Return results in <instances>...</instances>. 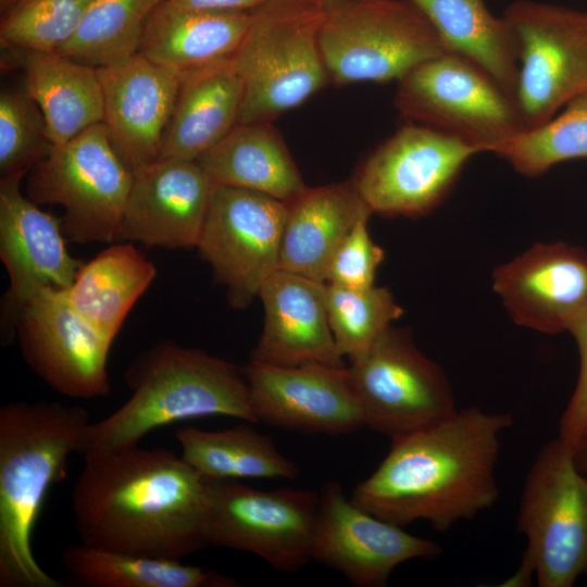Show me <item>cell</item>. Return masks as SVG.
<instances>
[{"label":"cell","mask_w":587,"mask_h":587,"mask_svg":"<svg viewBox=\"0 0 587 587\" xmlns=\"http://www.w3.org/2000/svg\"><path fill=\"white\" fill-rule=\"evenodd\" d=\"M210 496L182 457L135 446L84 457L71 503L82 544L182 560L208 546Z\"/></svg>","instance_id":"cell-1"},{"label":"cell","mask_w":587,"mask_h":587,"mask_svg":"<svg viewBox=\"0 0 587 587\" xmlns=\"http://www.w3.org/2000/svg\"><path fill=\"white\" fill-rule=\"evenodd\" d=\"M512 424L510 413L471 407L392 439L387 455L350 499L392 524L425 521L447 532L498 501L500 439Z\"/></svg>","instance_id":"cell-2"},{"label":"cell","mask_w":587,"mask_h":587,"mask_svg":"<svg viewBox=\"0 0 587 587\" xmlns=\"http://www.w3.org/2000/svg\"><path fill=\"white\" fill-rule=\"evenodd\" d=\"M88 424L84 408L55 401L0 409V587L63 586L35 559L33 533Z\"/></svg>","instance_id":"cell-3"},{"label":"cell","mask_w":587,"mask_h":587,"mask_svg":"<svg viewBox=\"0 0 587 587\" xmlns=\"http://www.w3.org/2000/svg\"><path fill=\"white\" fill-rule=\"evenodd\" d=\"M124 377L129 399L86 426L78 449L83 458L138 446L149 432L179 421L222 415L258 423L242 366L205 351L160 341Z\"/></svg>","instance_id":"cell-4"},{"label":"cell","mask_w":587,"mask_h":587,"mask_svg":"<svg viewBox=\"0 0 587 587\" xmlns=\"http://www.w3.org/2000/svg\"><path fill=\"white\" fill-rule=\"evenodd\" d=\"M324 0H264L234 55L243 83L238 124L272 122L329 79L321 47Z\"/></svg>","instance_id":"cell-5"},{"label":"cell","mask_w":587,"mask_h":587,"mask_svg":"<svg viewBox=\"0 0 587 587\" xmlns=\"http://www.w3.org/2000/svg\"><path fill=\"white\" fill-rule=\"evenodd\" d=\"M516 525L527 546L504 586H525L534 576L539 587H571L587 575V476L559 436L527 472Z\"/></svg>","instance_id":"cell-6"},{"label":"cell","mask_w":587,"mask_h":587,"mask_svg":"<svg viewBox=\"0 0 587 587\" xmlns=\"http://www.w3.org/2000/svg\"><path fill=\"white\" fill-rule=\"evenodd\" d=\"M320 47L337 85L397 82L447 52L409 0H324Z\"/></svg>","instance_id":"cell-7"},{"label":"cell","mask_w":587,"mask_h":587,"mask_svg":"<svg viewBox=\"0 0 587 587\" xmlns=\"http://www.w3.org/2000/svg\"><path fill=\"white\" fill-rule=\"evenodd\" d=\"M395 103L411 123L495 153L525 129L514 99L469 60L446 52L397 80Z\"/></svg>","instance_id":"cell-8"},{"label":"cell","mask_w":587,"mask_h":587,"mask_svg":"<svg viewBox=\"0 0 587 587\" xmlns=\"http://www.w3.org/2000/svg\"><path fill=\"white\" fill-rule=\"evenodd\" d=\"M133 171L111 143L103 123L52 151L30 171L27 197L60 204L64 236L74 242L117 240Z\"/></svg>","instance_id":"cell-9"},{"label":"cell","mask_w":587,"mask_h":587,"mask_svg":"<svg viewBox=\"0 0 587 587\" xmlns=\"http://www.w3.org/2000/svg\"><path fill=\"white\" fill-rule=\"evenodd\" d=\"M347 365L364 427L391 440L430 427L457 409L442 369L407 329L388 327Z\"/></svg>","instance_id":"cell-10"},{"label":"cell","mask_w":587,"mask_h":587,"mask_svg":"<svg viewBox=\"0 0 587 587\" xmlns=\"http://www.w3.org/2000/svg\"><path fill=\"white\" fill-rule=\"evenodd\" d=\"M503 16L514 35V100L525 129L538 126L587 89V12L516 0Z\"/></svg>","instance_id":"cell-11"},{"label":"cell","mask_w":587,"mask_h":587,"mask_svg":"<svg viewBox=\"0 0 587 587\" xmlns=\"http://www.w3.org/2000/svg\"><path fill=\"white\" fill-rule=\"evenodd\" d=\"M208 480V546L253 553L285 573L297 572L311 561L319 492L259 490L232 478Z\"/></svg>","instance_id":"cell-12"},{"label":"cell","mask_w":587,"mask_h":587,"mask_svg":"<svg viewBox=\"0 0 587 587\" xmlns=\"http://www.w3.org/2000/svg\"><path fill=\"white\" fill-rule=\"evenodd\" d=\"M476 147L440 130L410 123L383 141L352 182L372 213L423 216L449 195Z\"/></svg>","instance_id":"cell-13"},{"label":"cell","mask_w":587,"mask_h":587,"mask_svg":"<svg viewBox=\"0 0 587 587\" xmlns=\"http://www.w3.org/2000/svg\"><path fill=\"white\" fill-rule=\"evenodd\" d=\"M287 202L258 191L215 185L197 245L229 305L247 308L279 268Z\"/></svg>","instance_id":"cell-14"},{"label":"cell","mask_w":587,"mask_h":587,"mask_svg":"<svg viewBox=\"0 0 587 587\" xmlns=\"http://www.w3.org/2000/svg\"><path fill=\"white\" fill-rule=\"evenodd\" d=\"M14 335L25 362L57 392L83 399L110 394L113 339L76 312L64 290L46 288L29 299L15 317Z\"/></svg>","instance_id":"cell-15"},{"label":"cell","mask_w":587,"mask_h":587,"mask_svg":"<svg viewBox=\"0 0 587 587\" xmlns=\"http://www.w3.org/2000/svg\"><path fill=\"white\" fill-rule=\"evenodd\" d=\"M441 547L405 532L347 498L337 482L319 491L311 560L342 574L358 587H383L394 570L414 559H435Z\"/></svg>","instance_id":"cell-16"},{"label":"cell","mask_w":587,"mask_h":587,"mask_svg":"<svg viewBox=\"0 0 587 587\" xmlns=\"http://www.w3.org/2000/svg\"><path fill=\"white\" fill-rule=\"evenodd\" d=\"M22 177L0 180V258L10 279L1 309L4 341L14 335L15 317L29 299L46 288L67 289L82 265L67 251L61 218L21 192Z\"/></svg>","instance_id":"cell-17"},{"label":"cell","mask_w":587,"mask_h":587,"mask_svg":"<svg viewBox=\"0 0 587 587\" xmlns=\"http://www.w3.org/2000/svg\"><path fill=\"white\" fill-rule=\"evenodd\" d=\"M257 422L289 430L346 435L364 427L347 366H242Z\"/></svg>","instance_id":"cell-18"},{"label":"cell","mask_w":587,"mask_h":587,"mask_svg":"<svg viewBox=\"0 0 587 587\" xmlns=\"http://www.w3.org/2000/svg\"><path fill=\"white\" fill-rule=\"evenodd\" d=\"M214 186L195 160L162 158L135 170L116 241L197 247Z\"/></svg>","instance_id":"cell-19"},{"label":"cell","mask_w":587,"mask_h":587,"mask_svg":"<svg viewBox=\"0 0 587 587\" xmlns=\"http://www.w3.org/2000/svg\"><path fill=\"white\" fill-rule=\"evenodd\" d=\"M492 287L517 325L549 335L569 332L587 308V252L537 242L497 266Z\"/></svg>","instance_id":"cell-20"},{"label":"cell","mask_w":587,"mask_h":587,"mask_svg":"<svg viewBox=\"0 0 587 587\" xmlns=\"http://www.w3.org/2000/svg\"><path fill=\"white\" fill-rule=\"evenodd\" d=\"M103 93V125L115 151L133 172L161 158L180 77L141 53L97 68Z\"/></svg>","instance_id":"cell-21"},{"label":"cell","mask_w":587,"mask_h":587,"mask_svg":"<svg viewBox=\"0 0 587 587\" xmlns=\"http://www.w3.org/2000/svg\"><path fill=\"white\" fill-rule=\"evenodd\" d=\"M264 324L251 360L276 366L346 367L328 321L326 283L283 268L263 283Z\"/></svg>","instance_id":"cell-22"},{"label":"cell","mask_w":587,"mask_h":587,"mask_svg":"<svg viewBox=\"0 0 587 587\" xmlns=\"http://www.w3.org/2000/svg\"><path fill=\"white\" fill-rule=\"evenodd\" d=\"M251 16L252 10H190L160 0L145 24L139 53L180 76L233 58Z\"/></svg>","instance_id":"cell-23"},{"label":"cell","mask_w":587,"mask_h":587,"mask_svg":"<svg viewBox=\"0 0 587 587\" xmlns=\"http://www.w3.org/2000/svg\"><path fill=\"white\" fill-rule=\"evenodd\" d=\"M179 77L160 159L198 161L238 124L243 83L234 57Z\"/></svg>","instance_id":"cell-24"},{"label":"cell","mask_w":587,"mask_h":587,"mask_svg":"<svg viewBox=\"0 0 587 587\" xmlns=\"http://www.w3.org/2000/svg\"><path fill=\"white\" fill-rule=\"evenodd\" d=\"M287 207L279 268L323 283L340 241L361 216L373 214L352 183L308 187Z\"/></svg>","instance_id":"cell-25"},{"label":"cell","mask_w":587,"mask_h":587,"mask_svg":"<svg viewBox=\"0 0 587 587\" xmlns=\"http://www.w3.org/2000/svg\"><path fill=\"white\" fill-rule=\"evenodd\" d=\"M24 72V90L39 108L53 147L103 122L97 68L55 52L13 49Z\"/></svg>","instance_id":"cell-26"},{"label":"cell","mask_w":587,"mask_h":587,"mask_svg":"<svg viewBox=\"0 0 587 587\" xmlns=\"http://www.w3.org/2000/svg\"><path fill=\"white\" fill-rule=\"evenodd\" d=\"M198 162L214 185L249 189L284 202L308 188L272 122L237 124Z\"/></svg>","instance_id":"cell-27"},{"label":"cell","mask_w":587,"mask_h":587,"mask_svg":"<svg viewBox=\"0 0 587 587\" xmlns=\"http://www.w3.org/2000/svg\"><path fill=\"white\" fill-rule=\"evenodd\" d=\"M409 1L427 18L447 52L474 63L514 99L516 43L503 15L495 16L484 0Z\"/></svg>","instance_id":"cell-28"},{"label":"cell","mask_w":587,"mask_h":587,"mask_svg":"<svg viewBox=\"0 0 587 587\" xmlns=\"http://www.w3.org/2000/svg\"><path fill=\"white\" fill-rule=\"evenodd\" d=\"M155 274L153 263L132 242L120 241L82 263L64 292L76 312L114 340Z\"/></svg>","instance_id":"cell-29"},{"label":"cell","mask_w":587,"mask_h":587,"mask_svg":"<svg viewBox=\"0 0 587 587\" xmlns=\"http://www.w3.org/2000/svg\"><path fill=\"white\" fill-rule=\"evenodd\" d=\"M176 439L180 457L208 478L292 480L299 474L297 464L249 422L216 432L187 426L176 432Z\"/></svg>","instance_id":"cell-30"},{"label":"cell","mask_w":587,"mask_h":587,"mask_svg":"<svg viewBox=\"0 0 587 587\" xmlns=\"http://www.w3.org/2000/svg\"><path fill=\"white\" fill-rule=\"evenodd\" d=\"M62 563L89 587H234L239 583L215 571L154 558L96 548L85 544L64 549Z\"/></svg>","instance_id":"cell-31"},{"label":"cell","mask_w":587,"mask_h":587,"mask_svg":"<svg viewBox=\"0 0 587 587\" xmlns=\"http://www.w3.org/2000/svg\"><path fill=\"white\" fill-rule=\"evenodd\" d=\"M160 0H93L73 36L55 53L95 67L139 52L148 16Z\"/></svg>","instance_id":"cell-32"},{"label":"cell","mask_w":587,"mask_h":587,"mask_svg":"<svg viewBox=\"0 0 587 587\" xmlns=\"http://www.w3.org/2000/svg\"><path fill=\"white\" fill-rule=\"evenodd\" d=\"M496 154L527 177L539 176L563 161L587 158V89L559 114L519 133Z\"/></svg>","instance_id":"cell-33"},{"label":"cell","mask_w":587,"mask_h":587,"mask_svg":"<svg viewBox=\"0 0 587 587\" xmlns=\"http://www.w3.org/2000/svg\"><path fill=\"white\" fill-rule=\"evenodd\" d=\"M326 307L336 346L349 360L364 353L403 314L387 287L326 284Z\"/></svg>","instance_id":"cell-34"},{"label":"cell","mask_w":587,"mask_h":587,"mask_svg":"<svg viewBox=\"0 0 587 587\" xmlns=\"http://www.w3.org/2000/svg\"><path fill=\"white\" fill-rule=\"evenodd\" d=\"M92 2L18 0L1 20V43L13 49L54 52L73 36Z\"/></svg>","instance_id":"cell-35"},{"label":"cell","mask_w":587,"mask_h":587,"mask_svg":"<svg viewBox=\"0 0 587 587\" xmlns=\"http://www.w3.org/2000/svg\"><path fill=\"white\" fill-rule=\"evenodd\" d=\"M53 149L41 112L26 91L3 90L0 95L1 177L29 172Z\"/></svg>","instance_id":"cell-36"},{"label":"cell","mask_w":587,"mask_h":587,"mask_svg":"<svg viewBox=\"0 0 587 587\" xmlns=\"http://www.w3.org/2000/svg\"><path fill=\"white\" fill-rule=\"evenodd\" d=\"M370 216H361L334 251L326 270V284L345 288L374 285L376 271L385 253L369 234Z\"/></svg>","instance_id":"cell-37"},{"label":"cell","mask_w":587,"mask_h":587,"mask_svg":"<svg viewBox=\"0 0 587 587\" xmlns=\"http://www.w3.org/2000/svg\"><path fill=\"white\" fill-rule=\"evenodd\" d=\"M579 353L575 389L560 417L559 437L575 452L587 437V308L570 327Z\"/></svg>","instance_id":"cell-38"},{"label":"cell","mask_w":587,"mask_h":587,"mask_svg":"<svg viewBox=\"0 0 587 587\" xmlns=\"http://www.w3.org/2000/svg\"><path fill=\"white\" fill-rule=\"evenodd\" d=\"M171 4L203 11H251L264 0H162Z\"/></svg>","instance_id":"cell-39"},{"label":"cell","mask_w":587,"mask_h":587,"mask_svg":"<svg viewBox=\"0 0 587 587\" xmlns=\"http://www.w3.org/2000/svg\"><path fill=\"white\" fill-rule=\"evenodd\" d=\"M574 457L578 470L587 476V437L580 447L574 452Z\"/></svg>","instance_id":"cell-40"},{"label":"cell","mask_w":587,"mask_h":587,"mask_svg":"<svg viewBox=\"0 0 587 587\" xmlns=\"http://www.w3.org/2000/svg\"><path fill=\"white\" fill-rule=\"evenodd\" d=\"M18 0H0L1 11H8L12 8Z\"/></svg>","instance_id":"cell-41"}]
</instances>
